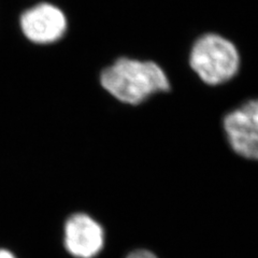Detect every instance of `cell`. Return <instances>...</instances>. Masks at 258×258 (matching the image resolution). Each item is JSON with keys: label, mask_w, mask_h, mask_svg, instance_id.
<instances>
[{"label": "cell", "mask_w": 258, "mask_h": 258, "mask_svg": "<svg viewBox=\"0 0 258 258\" xmlns=\"http://www.w3.org/2000/svg\"><path fill=\"white\" fill-rule=\"evenodd\" d=\"M100 84L116 100L131 106H138L152 96L171 90L170 80L160 64L131 57H120L104 68Z\"/></svg>", "instance_id": "1"}, {"label": "cell", "mask_w": 258, "mask_h": 258, "mask_svg": "<svg viewBox=\"0 0 258 258\" xmlns=\"http://www.w3.org/2000/svg\"><path fill=\"white\" fill-rule=\"evenodd\" d=\"M189 67L203 82L219 86L235 78L241 67L238 47L229 39L206 34L194 42L189 52Z\"/></svg>", "instance_id": "2"}, {"label": "cell", "mask_w": 258, "mask_h": 258, "mask_svg": "<svg viewBox=\"0 0 258 258\" xmlns=\"http://www.w3.org/2000/svg\"><path fill=\"white\" fill-rule=\"evenodd\" d=\"M223 128L229 147L237 155L258 161V98L227 113Z\"/></svg>", "instance_id": "3"}, {"label": "cell", "mask_w": 258, "mask_h": 258, "mask_svg": "<svg viewBox=\"0 0 258 258\" xmlns=\"http://www.w3.org/2000/svg\"><path fill=\"white\" fill-rule=\"evenodd\" d=\"M103 227L86 213H75L63 226V245L75 258H95L104 246Z\"/></svg>", "instance_id": "4"}, {"label": "cell", "mask_w": 258, "mask_h": 258, "mask_svg": "<svg viewBox=\"0 0 258 258\" xmlns=\"http://www.w3.org/2000/svg\"><path fill=\"white\" fill-rule=\"evenodd\" d=\"M21 28L29 41L38 44L54 43L67 29L66 16L52 5L42 4L22 15Z\"/></svg>", "instance_id": "5"}, {"label": "cell", "mask_w": 258, "mask_h": 258, "mask_svg": "<svg viewBox=\"0 0 258 258\" xmlns=\"http://www.w3.org/2000/svg\"><path fill=\"white\" fill-rule=\"evenodd\" d=\"M126 258H158L154 253L149 251V249L139 248L131 252Z\"/></svg>", "instance_id": "6"}, {"label": "cell", "mask_w": 258, "mask_h": 258, "mask_svg": "<svg viewBox=\"0 0 258 258\" xmlns=\"http://www.w3.org/2000/svg\"><path fill=\"white\" fill-rule=\"evenodd\" d=\"M0 258H16L15 255L6 248H0Z\"/></svg>", "instance_id": "7"}]
</instances>
